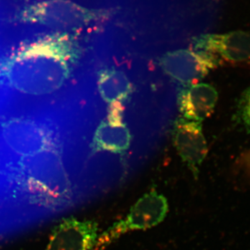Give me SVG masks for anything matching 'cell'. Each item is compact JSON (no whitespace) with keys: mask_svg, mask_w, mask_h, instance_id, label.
I'll return each mask as SVG.
<instances>
[{"mask_svg":"<svg viewBox=\"0 0 250 250\" xmlns=\"http://www.w3.org/2000/svg\"><path fill=\"white\" fill-rule=\"evenodd\" d=\"M99 236L94 220L64 219L52 231L46 250H94Z\"/></svg>","mask_w":250,"mask_h":250,"instance_id":"5","label":"cell"},{"mask_svg":"<svg viewBox=\"0 0 250 250\" xmlns=\"http://www.w3.org/2000/svg\"><path fill=\"white\" fill-rule=\"evenodd\" d=\"M98 88L103 100L110 104L122 103L132 92V85L126 74L116 68H107L100 72Z\"/></svg>","mask_w":250,"mask_h":250,"instance_id":"10","label":"cell"},{"mask_svg":"<svg viewBox=\"0 0 250 250\" xmlns=\"http://www.w3.org/2000/svg\"><path fill=\"white\" fill-rule=\"evenodd\" d=\"M123 113L124 107L123 103L117 102L110 104L107 111V122L113 125L123 124Z\"/></svg>","mask_w":250,"mask_h":250,"instance_id":"12","label":"cell"},{"mask_svg":"<svg viewBox=\"0 0 250 250\" xmlns=\"http://www.w3.org/2000/svg\"><path fill=\"white\" fill-rule=\"evenodd\" d=\"M218 92L207 83L190 85L181 93L179 108L185 119L201 123L213 113Z\"/></svg>","mask_w":250,"mask_h":250,"instance_id":"8","label":"cell"},{"mask_svg":"<svg viewBox=\"0 0 250 250\" xmlns=\"http://www.w3.org/2000/svg\"><path fill=\"white\" fill-rule=\"evenodd\" d=\"M3 1H4V0H3ZM1 2H2V1H1V0H0V6H1ZM0 8H1V6H0Z\"/></svg>","mask_w":250,"mask_h":250,"instance_id":"13","label":"cell"},{"mask_svg":"<svg viewBox=\"0 0 250 250\" xmlns=\"http://www.w3.org/2000/svg\"><path fill=\"white\" fill-rule=\"evenodd\" d=\"M233 121L250 134V85L242 93L237 101Z\"/></svg>","mask_w":250,"mask_h":250,"instance_id":"11","label":"cell"},{"mask_svg":"<svg viewBox=\"0 0 250 250\" xmlns=\"http://www.w3.org/2000/svg\"><path fill=\"white\" fill-rule=\"evenodd\" d=\"M78 58V46L67 33L57 32L18 47L0 63V80L24 94L47 95L66 82Z\"/></svg>","mask_w":250,"mask_h":250,"instance_id":"1","label":"cell"},{"mask_svg":"<svg viewBox=\"0 0 250 250\" xmlns=\"http://www.w3.org/2000/svg\"><path fill=\"white\" fill-rule=\"evenodd\" d=\"M161 62L163 70L169 77L187 84H196L215 67L201 54L190 49L167 52Z\"/></svg>","mask_w":250,"mask_h":250,"instance_id":"7","label":"cell"},{"mask_svg":"<svg viewBox=\"0 0 250 250\" xmlns=\"http://www.w3.org/2000/svg\"><path fill=\"white\" fill-rule=\"evenodd\" d=\"M131 141V134L126 125H113L104 121L95 131L92 150L93 153L123 154L129 149Z\"/></svg>","mask_w":250,"mask_h":250,"instance_id":"9","label":"cell"},{"mask_svg":"<svg viewBox=\"0 0 250 250\" xmlns=\"http://www.w3.org/2000/svg\"><path fill=\"white\" fill-rule=\"evenodd\" d=\"M174 146L182 161L195 179L208 153L207 141L200 123L179 119L173 130Z\"/></svg>","mask_w":250,"mask_h":250,"instance_id":"6","label":"cell"},{"mask_svg":"<svg viewBox=\"0 0 250 250\" xmlns=\"http://www.w3.org/2000/svg\"><path fill=\"white\" fill-rule=\"evenodd\" d=\"M168 211L167 198L156 189H151L131 207L126 216L100 234L94 250H104L131 231L149 229L157 226L165 220Z\"/></svg>","mask_w":250,"mask_h":250,"instance_id":"2","label":"cell"},{"mask_svg":"<svg viewBox=\"0 0 250 250\" xmlns=\"http://www.w3.org/2000/svg\"><path fill=\"white\" fill-rule=\"evenodd\" d=\"M194 51L202 54L215 67L222 62L246 63L250 62V34L237 30L202 36L195 41Z\"/></svg>","mask_w":250,"mask_h":250,"instance_id":"4","label":"cell"},{"mask_svg":"<svg viewBox=\"0 0 250 250\" xmlns=\"http://www.w3.org/2000/svg\"><path fill=\"white\" fill-rule=\"evenodd\" d=\"M95 17L92 11L69 0H41L25 5L15 18L21 22L38 24L52 29H70L90 22Z\"/></svg>","mask_w":250,"mask_h":250,"instance_id":"3","label":"cell"}]
</instances>
